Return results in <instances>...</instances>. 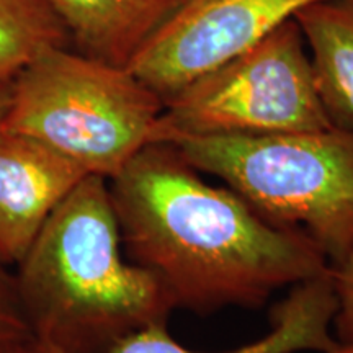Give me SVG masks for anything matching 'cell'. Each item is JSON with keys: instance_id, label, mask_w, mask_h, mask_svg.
Segmentation results:
<instances>
[{"instance_id": "obj_1", "label": "cell", "mask_w": 353, "mask_h": 353, "mask_svg": "<svg viewBox=\"0 0 353 353\" xmlns=\"http://www.w3.org/2000/svg\"><path fill=\"white\" fill-rule=\"evenodd\" d=\"M128 259L156 275L175 307L260 306L329 270L307 234L201 179L172 143H148L108 180Z\"/></svg>"}, {"instance_id": "obj_2", "label": "cell", "mask_w": 353, "mask_h": 353, "mask_svg": "<svg viewBox=\"0 0 353 353\" xmlns=\"http://www.w3.org/2000/svg\"><path fill=\"white\" fill-rule=\"evenodd\" d=\"M108 180L87 175L57 205L13 267L34 342L103 353L128 334L167 322L174 303L156 275L123 257Z\"/></svg>"}, {"instance_id": "obj_3", "label": "cell", "mask_w": 353, "mask_h": 353, "mask_svg": "<svg viewBox=\"0 0 353 353\" xmlns=\"http://www.w3.org/2000/svg\"><path fill=\"white\" fill-rule=\"evenodd\" d=\"M164 101L128 68L51 46L12 79L0 126L110 180L151 141Z\"/></svg>"}, {"instance_id": "obj_4", "label": "cell", "mask_w": 353, "mask_h": 353, "mask_svg": "<svg viewBox=\"0 0 353 353\" xmlns=\"http://www.w3.org/2000/svg\"><path fill=\"white\" fill-rule=\"evenodd\" d=\"M278 226L307 234L335 262L353 245V131L208 136L175 143Z\"/></svg>"}, {"instance_id": "obj_5", "label": "cell", "mask_w": 353, "mask_h": 353, "mask_svg": "<svg viewBox=\"0 0 353 353\" xmlns=\"http://www.w3.org/2000/svg\"><path fill=\"white\" fill-rule=\"evenodd\" d=\"M332 126L294 19L164 100L149 143Z\"/></svg>"}, {"instance_id": "obj_6", "label": "cell", "mask_w": 353, "mask_h": 353, "mask_svg": "<svg viewBox=\"0 0 353 353\" xmlns=\"http://www.w3.org/2000/svg\"><path fill=\"white\" fill-rule=\"evenodd\" d=\"M321 0H170L128 69L164 101Z\"/></svg>"}, {"instance_id": "obj_7", "label": "cell", "mask_w": 353, "mask_h": 353, "mask_svg": "<svg viewBox=\"0 0 353 353\" xmlns=\"http://www.w3.org/2000/svg\"><path fill=\"white\" fill-rule=\"evenodd\" d=\"M88 174L46 144L0 126V262L13 270Z\"/></svg>"}, {"instance_id": "obj_8", "label": "cell", "mask_w": 353, "mask_h": 353, "mask_svg": "<svg viewBox=\"0 0 353 353\" xmlns=\"http://www.w3.org/2000/svg\"><path fill=\"white\" fill-rule=\"evenodd\" d=\"M337 296L329 270L291 286V293L273 309L272 330L260 341L221 353H329L341 345L330 332ZM34 342V341H33ZM38 353H65L48 343L34 342ZM103 353H203L180 345L167 332L165 322L145 325L128 334Z\"/></svg>"}, {"instance_id": "obj_9", "label": "cell", "mask_w": 353, "mask_h": 353, "mask_svg": "<svg viewBox=\"0 0 353 353\" xmlns=\"http://www.w3.org/2000/svg\"><path fill=\"white\" fill-rule=\"evenodd\" d=\"M81 54L128 68L170 0H44Z\"/></svg>"}, {"instance_id": "obj_10", "label": "cell", "mask_w": 353, "mask_h": 353, "mask_svg": "<svg viewBox=\"0 0 353 353\" xmlns=\"http://www.w3.org/2000/svg\"><path fill=\"white\" fill-rule=\"evenodd\" d=\"M311 50L321 103L332 126L353 131V0H321L294 15Z\"/></svg>"}, {"instance_id": "obj_11", "label": "cell", "mask_w": 353, "mask_h": 353, "mask_svg": "<svg viewBox=\"0 0 353 353\" xmlns=\"http://www.w3.org/2000/svg\"><path fill=\"white\" fill-rule=\"evenodd\" d=\"M51 46H69V37L44 0H0V81Z\"/></svg>"}, {"instance_id": "obj_12", "label": "cell", "mask_w": 353, "mask_h": 353, "mask_svg": "<svg viewBox=\"0 0 353 353\" xmlns=\"http://www.w3.org/2000/svg\"><path fill=\"white\" fill-rule=\"evenodd\" d=\"M28 341L33 337L21 311L13 270L0 262V348Z\"/></svg>"}, {"instance_id": "obj_13", "label": "cell", "mask_w": 353, "mask_h": 353, "mask_svg": "<svg viewBox=\"0 0 353 353\" xmlns=\"http://www.w3.org/2000/svg\"><path fill=\"white\" fill-rule=\"evenodd\" d=\"M330 276L337 296L334 329L341 343L353 342V245L330 263Z\"/></svg>"}, {"instance_id": "obj_14", "label": "cell", "mask_w": 353, "mask_h": 353, "mask_svg": "<svg viewBox=\"0 0 353 353\" xmlns=\"http://www.w3.org/2000/svg\"><path fill=\"white\" fill-rule=\"evenodd\" d=\"M10 92H12V81H0V121L6 114L8 103H10Z\"/></svg>"}, {"instance_id": "obj_15", "label": "cell", "mask_w": 353, "mask_h": 353, "mask_svg": "<svg viewBox=\"0 0 353 353\" xmlns=\"http://www.w3.org/2000/svg\"><path fill=\"white\" fill-rule=\"evenodd\" d=\"M0 353H38L37 345L33 341L13 343V345H7L0 348Z\"/></svg>"}, {"instance_id": "obj_16", "label": "cell", "mask_w": 353, "mask_h": 353, "mask_svg": "<svg viewBox=\"0 0 353 353\" xmlns=\"http://www.w3.org/2000/svg\"><path fill=\"white\" fill-rule=\"evenodd\" d=\"M329 353H353V342H348V343H341L335 350L329 352Z\"/></svg>"}]
</instances>
